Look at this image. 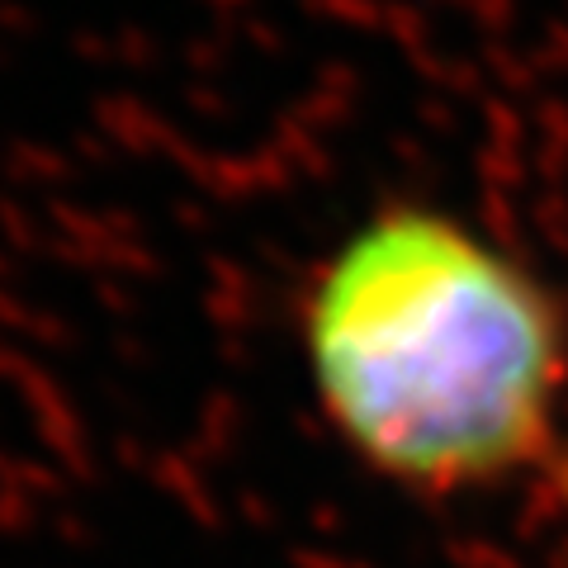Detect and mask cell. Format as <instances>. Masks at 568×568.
I'll return each instance as SVG.
<instances>
[{
  "mask_svg": "<svg viewBox=\"0 0 568 568\" xmlns=\"http://www.w3.org/2000/svg\"><path fill=\"white\" fill-rule=\"evenodd\" d=\"M304 355L346 450L417 497L526 474L568 394L549 284L432 204H384L332 246L308 284Z\"/></svg>",
  "mask_w": 568,
  "mask_h": 568,
  "instance_id": "6da1fadb",
  "label": "cell"
}]
</instances>
